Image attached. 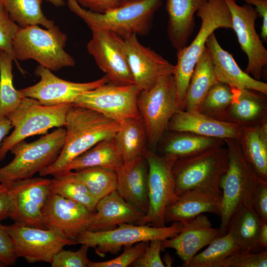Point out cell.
<instances>
[{
  "instance_id": "1",
  "label": "cell",
  "mask_w": 267,
  "mask_h": 267,
  "mask_svg": "<svg viewBox=\"0 0 267 267\" xmlns=\"http://www.w3.org/2000/svg\"><path fill=\"white\" fill-rule=\"evenodd\" d=\"M65 138L58 156L39 172L41 177L63 172L74 159L98 143L115 136L119 123L90 109L72 105L66 115Z\"/></svg>"
},
{
  "instance_id": "2",
  "label": "cell",
  "mask_w": 267,
  "mask_h": 267,
  "mask_svg": "<svg viewBox=\"0 0 267 267\" xmlns=\"http://www.w3.org/2000/svg\"><path fill=\"white\" fill-rule=\"evenodd\" d=\"M228 149V163L226 171L220 182L222 192L220 203V235L227 233L228 222L239 208H252L253 197L261 180L246 160L236 139H224Z\"/></svg>"
},
{
  "instance_id": "3",
  "label": "cell",
  "mask_w": 267,
  "mask_h": 267,
  "mask_svg": "<svg viewBox=\"0 0 267 267\" xmlns=\"http://www.w3.org/2000/svg\"><path fill=\"white\" fill-rule=\"evenodd\" d=\"M196 15L201 20L198 33L189 45L177 50V61L173 75L179 110H184L188 86L195 65L205 49L208 39L218 29H232L230 12L224 0H207Z\"/></svg>"
},
{
  "instance_id": "4",
  "label": "cell",
  "mask_w": 267,
  "mask_h": 267,
  "mask_svg": "<svg viewBox=\"0 0 267 267\" xmlns=\"http://www.w3.org/2000/svg\"><path fill=\"white\" fill-rule=\"evenodd\" d=\"M66 1L70 10L91 31H110L123 38L133 34H147L153 15L162 3V0H129L108 11L97 13L84 8L75 0Z\"/></svg>"
},
{
  "instance_id": "5",
  "label": "cell",
  "mask_w": 267,
  "mask_h": 267,
  "mask_svg": "<svg viewBox=\"0 0 267 267\" xmlns=\"http://www.w3.org/2000/svg\"><path fill=\"white\" fill-rule=\"evenodd\" d=\"M227 147L217 145L177 159L173 167L178 196L190 190L209 193L221 200L220 182L227 170Z\"/></svg>"
},
{
  "instance_id": "6",
  "label": "cell",
  "mask_w": 267,
  "mask_h": 267,
  "mask_svg": "<svg viewBox=\"0 0 267 267\" xmlns=\"http://www.w3.org/2000/svg\"><path fill=\"white\" fill-rule=\"evenodd\" d=\"M67 41L66 34L56 25L46 29L39 25L20 28L13 41V54L17 61L33 59L56 71L75 65L74 58L64 49Z\"/></svg>"
},
{
  "instance_id": "7",
  "label": "cell",
  "mask_w": 267,
  "mask_h": 267,
  "mask_svg": "<svg viewBox=\"0 0 267 267\" xmlns=\"http://www.w3.org/2000/svg\"><path fill=\"white\" fill-rule=\"evenodd\" d=\"M65 134V129L60 127L32 142L17 143L10 150L13 160L0 168V183L32 178L51 165L63 147Z\"/></svg>"
},
{
  "instance_id": "8",
  "label": "cell",
  "mask_w": 267,
  "mask_h": 267,
  "mask_svg": "<svg viewBox=\"0 0 267 267\" xmlns=\"http://www.w3.org/2000/svg\"><path fill=\"white\" fill-rule=\"evenodd\" d=\"M73 104L44 105L24 97L19 106L6 117L14 128L0 147V161L17 143L35 135L45 134L48 130L64 127L69 108Z\"/></svg>"
},
{
  "instance_id": "9",
  "label": "cell",
  "mask_w": 267,
  "mask_h": 267,
  "mask_svg": "<svg viewBox=\"0 0 267 267\" xmlns=\"http://www.w3.org/2000/svg\"><path fill=\"white\" fill-rule=\"evenodd\" d=\"M183 224L174 222L170 226H153L149 224L121 223L116 228L103 231L86 230L76 239L78 244H85L95 249L101 257L106 253L118 254L121 248L142 241L154 239L164 241L176 236L182 229Z\"/></svg>"
},
{
  "instance_id": "10",
  "label": "cell",
  "mask_w": 267,
  "mask_h": 267,
  "mask_svg": "<svg viewBox=\"0 0 267 267\" xmlns=\"http://www.w3.org/2000/svg\"><path fill=\"white\" fill-rule=\"evenodd\" d=\"M137 106L147 139L151 147L155 148L163 134L168 131L171 118L179 110L173 75L163 76L149 89L141 90Z\"/></svg>"
},
{
  "instance_id": "11",
  "label": "cell",
  "mask_w": 267,
  "mask_h": 267,
  "mask_svg": "<svg viewBox=\"0 0 267 267\" xmlns=\"http://www.w3.org/2000/svg\"><path fill=\"white\" fill-rule=\"evenodd\" d=\"M143 156L148 165L149 207L147 213L136 224L164 226L165 210L178 197L173 173V167L177 159L160 155L147 149H145Z\"/></svg>"
},
{
  "instance_id": "12",
  "label": "cell",
  "mask_w": 267,
  "mask_h": 267,
  "mask_svg": "<svg viewBox=\"0 0 267 267\" xmlns=\"http://www.w3.org/2000/svg\"><path fill=\"white\" fill-rule=\"evenodd\" d=\"M141 89L135 85H102L81 94L74 105L95 110L120 123L130 118H141L137 106Z\"/></svg>"
},
{
  "instance_id": "13",
  "label": "cell",
  "mask_w": 267,
  "mask_h": 267,
  "mask_svg": "<svg viewBox=\"0 0 267 267\" xmlns=\"http://www.w3.org/2000/svg\"><path fill=\"white\" fill-rule=\"evenodd\" d=\"M11 237L17 258L27 262L50 263L53 256L67 245L77 244L54 229L29 226L18 222L3 225Z\"/></svg>"
},
{
  "instance_id": "14",
  "label": "cell",
  "mask_w": 267,
  "mask_h": 267,
  "mask_svg": "<svg viewBox=\"0 0 267 267\" xmlns=\"http://www.w3.org/2000/svg\"><path fill=\"white\" fill-rule=\"evenodd\" d=\"M224 0L230 12L232 29L236 35L241 49L248 58L244 71L261 81L267 66V50L255 29L258 13L250 4L239 5L234 0Z\"/></svg>"
},
{
  "instance_id": "15",
  "label": "cell",
  "mask_w": 267,
  "mask_h": 267,
  "mask_svg": "<svg viewBox=\"0 0 267 267\" xmlns=\"http://www.w3.org/2000/svg\"><path fill=\"white\" fill-rule=\"evenodd\" d=\"M87 48L109 82L117 86L134 84L129 67L124 39L112 32L91 30Z\"/></svg>"
},
{
  "instance_id": "16",
  "label": "cell",
  "mask_w": 267,
  "mask_h": 267,
  "mask_svg": "<svg viewBox=\"0 0 267 267\" xmlns=\"http://www.w3.org/2000/svg\"><path fill=\"white\" fill-rule=\"evenodd\" d=\"M51 179L29 178L5 182L12 202L9 218L23 224L45 228L43 209L50 192Z\"/></svg>"
},
{
  "instance_id": "17",
  "label": "cell",
  "mask_w": 267,
  "mask_h": 267,
  "mask_svg": "<svg viewBox=\"0 0 267 267\" xmlns=\"http://www.w3.org/2000/svg\"><path fill=\"white\" fill-rule=\"evenodd\" d=\"M35 73L40 80L19 90L24 97L35 99L44 105H73L83 93L109 82L106 75L89 82H70L59 78L40 65L36 68Z\"/></svg>"
},
{
  "instance_id": "18",
  "label": "cell",
  "mask_w": 267,
  "mask_h": 267,
  "mask_svg": "<svg viewBox=\"0 0 267 267\" xmlns=\"http://www.w3.org/2000/svg\"><path fill=\"white\" fill-rule=\"evenodd\" d=\"M43 221L46 229H54L76 240L88 230L94 212L83 205L50 191L43 207Z\"/></svg>"
},
{
  "instance_id": "19",
  "label": "cell",
  "mask_w": 267,
  "mask_h": 267,
  "mask_svg": "<svg viewBox=\"0 0 267 267\" xmlns=\"http://www.w3.org/2000/svg\"><path fill=\"white\" fill-rule=\"evenodd\" d=\"M124 39L134 83L141 90L149 89L163 76L173 75L175 65L142 45L137 35L133 34Z\"/></svg>"
},
{
  "instance_id": "20",
  "label": "cell",
  "mask_w": 267,
  "mask_h": 267,
  "mask_svg": "<svg viewBox=\"0 0 267 267\" xmlns=\"http://www.w3.org/2000/svg\"><path fill=\"white\" fill-rule=\"evenodd\" d=\"M221 236L219 228H214L203 214L183 224L182 230L175 237L162 241V249L172 248L187 267L192 258L203 247Z\"/></svg>"
},
{
  "instance_id": "21",
  "label": "cell",
  "mask_w": 267,
  "mask_h": 267,
  "mask_svg": "<svg viewBox=\"0 0 267 267\" xmlns=\"http://www.w3.org/2000/svg\"><path fill=\"white\" fill-rule=\"evenodd\" d=\"M218 81L231 88L248 89L267 94V84L257 80L242 70L232 55L220 44L214 33L206 42Z\"/></svg>"
},
{
  "instance_id": "22",
  "label": "cell",
  "mask_w": 267,
  "mask_h": 267,
  "mask_svg": "<svg viewBox=\"0 0 267 267\" xmlns=\"http://www.w3.org/2000/svg\"><path fill=\"white\" fill-rule=\"evenodd\" d=\"M240 126L212 118L197 110H178L171 118L168 131L190 132L222 139L238 138Z\"/></svg>"
},
{
  "instance_id": "23",
  "label": "cell",
  "mask_w": 267,
  "mask_h": 267,
  "mask_svg": "<svg viewBox=\"0 0 267 267\" xmlns=\"http://www.w3.org/2000/svg\"><path fill=\"white\" fill-rule=\"evenodd\" d=\"M144 215L115 190L98 201L88 230L103 231L115 228L121 223L136 224Z\"/></svg>"
},
{
  "instance_id": "24",
  "label": "cell",
  "mask_w": 267,
  "mask_h": 267,
  "mask_svg": "<svg viewBox=\"0 0 267 267\" xmlns=\"http://www.w3.org/2000/svg\"><path fill=\"white\" fill-rule=\"evenodd\" d=\"M116 172L117 192L126 201L146 214L149 207L148 165L143 156L124 163Z\"/></svg>"
},
{
  "instance_id": "25",
  "label": "cell",
  "mask_w": 267,
  "mask_h": 267,
  "mask_svg": "<svg viewBox=\"0 0 267 267\" xmlns=\"http://www.w3.org/2000/svg\"><path fill=\"white\" fill-rule=\"evenodd\" d=\"M220 199L209 193L198 190L185 191L167 207L165 222H180L183 224L205 213L220 217Z\"/></svg>"
},
{
  "instance_id": "26",
  "label": "cell",
  "mask_w": 267,
  "mask_h": 267,
  "mask_svg": "<svg viewBox=\"0 0 267 267\" xmlns=\"http://www.w3.org/2000/svg\"><path fill=\"white\" fill-rule=\"evenodd\" d=\"M207 0H167V34L177 50L186 45L195 28L194 15Z\"/></svg>"
},
{
  "instance_id": "27",
  "label": "cell",
  "mask_w": 267,
  "mask_h": 267,
  "mask_svg": "<svg viewBox=\"0 0 267 267\" xmlns=\"http://www.w3.org/2000/svg\"><path fill=\"white\" fill-rule=\"evenodd\" d=\"M232 89L234 97L226 122L239 126L267 122V94L248 89Z\"/></svg>"
},
{
  "instance_id": "28",
  "label": "cell",
  "mask_w": 267,
  "mask_h": 267,
  "mask_svg": "<svg viewBox=\"0 0 267 267\" xmlns=\"http://www.w3.org/2000/svg\"><path fill=\"white\" fill-rule=\"evenodd\" d=\"M237 140L244 157L258 176L267 181V122L240 126Z\"/></svg>"
},
{
  "instance_id": "29",
  "label": "cell",
  "mask_w": 267,
  "mask_h": 267,
  "mask_svg": "<svg viewBox=\"0 0 267 267\" xmlns=\"http://www.w3.org/2000/svg\"><path fill=\"white\" fill-rule=\"evenodd\" d=\"M170 132V134L162 136L164 137L163 140L159 141H162L160 150L162 153L160 155L173 156L178 159L213 146L225 144L224 140L220 138L205 137L187 132Z\"/></svg>"
},
{
  "instance_id": "30",
  "label": "cell",
  "mask_w": 267,
  "mask_h": 267,
  "mask_svg": "<svg viewBox=\"0 0 267 267\" xmlns=\"http://www.w3.org/2000/svg\"><path fill=\"white\" fill-rule=\"evenodd\" d=\"M124 163L114 137L103 140L71 162L63 172L101 167L118 170Z\"/></svg>"
},
{
  "instance_id": "31",
  "label": "cell",
  "mask_w": 267,
  "mask_h": 267,
  "mask_svg": "<svg viewBox=\"0 0 267 267\" xmlns=\"http://www.w3.org/2000/svg\"><path fill=\"white\" fill-rule=\"evenodd\" d=\"M217 82L211 55L206 47L191 75L185 96L184 110H197L210 88Z\"/></svg>"
},
{
  "instance_id": "32",
  "label": "cell",
  "mask_w": 267,
  "mask_h": 267,
  "mask_svg": "<svg viewBox=\"0 0 267 267\" xmlns=\"http://www.w3.org/2000/svg\"><path fill=\"white\" fill-rule=\"evenodd\" d=\"M262 221L253 208L243 207L231 216L227 232L231 234L240 250L251 251L258 245Z\"/></svg>"
},
{
  "instance_id": "33",
  "label": "cell",
  "mask_w": 267,
  "mask_h": 267,
  "mask_svg": "<svg viewBox=\"0 0 267 267\" xmlns=\"http://www.w3.org/2000/svg\"><path fill=\"white\" fill-rule=\"evenodd\" d=\"M119 124L120 128L114 138L124 163L143 156L147 137L141 118L128 119Z\"/></svg>"
},
{
  "instance_id": "34",
  "label": "cell",
  "mask_w": 267,
  "mask_h": 267,
  "mask_svg": "<svg viewBox=\"0 0 267 267\" xmlns=\"http://www.w3.org/2000/svg\"><path fill=\"white\" fill-rule=\"evenodd\" d=\"M53 177L49 185L51 192L79 203L94 212L98 201L73 171L61 173Z\"/></svg>"
},
{
  "instance_id": "35",
  "label": "cell",
  "mask_w": 267,
  "mask_h": 267,
  "mask_svg": "<svg viewBox=\"0 0 267 267\" xmlns=\"http://www.w3.org/2000/svg\"><path fill=\"white\" fill-rule=\"evenodd\" d=\"M10 18L20 28L41 25L46 28L55 25L53 21L44 15L42 0H2Z\"/></svg>"
},
{
  "instance_id": "36",
  "label": "cell",
  "mask_w": 267,
  "mask_h": 267,
  "mask_svg": "<svg viewBox=\"0 0 267 267\" xmlns=\"http://www.w3.org/2000/svg\"><path fill=\"white\" fill-rule=\"evenodd\" d=\"M13 57L0 50V117H6L20 104L24 96L13 84Z\"/></svg>"
},
{
  "instance_id": "37",
  "label": "cell",
  "mask_w": 267,
  "mask_h": 267,
  "mask_svg": "<svg viewBox=\"0 0 267 267\" xmlns=\"http://www.w3.org/2000/svg\"><path fill=\"white\" fill-rule=\"evenodd\" d=\"M73 173L98 201L117 189V174L113 169L92 167L75 170Z\"/></svg>"
},
{
  "instance_id": "38",
  "label": "cell",
  "mask_w": 267,
  "mask_h": 267,
  "mask_svg": "<svg viewBox=\"0 0 267 267\" xmlns=\"http://www.w3.org/2000/svg\"><path fill=\"white\" fill-rule=\"evenodd\" d=\"M239 248L229 232L213 240L207 248L196 254L187 267H223L226 258Z\"/></svg>"
},
{
  "instance_id": "39",
  "label": "cell",
  "mask_w": 267,
  "mask_h": 267,
  "mask_svg": "<svg viewBox=\"0 0 267 267\" xmlns=\"http://www.w3.org/2000/svg\"><path fill=\"white\" fill-rule=\"evenodd\" d=\"M233 97L232 88L218 81L210 88L197 111L212 118L225 121Z\"/></svg>"
},
{
  "instance_id": "40",
  "label": "cell",
  "mask_w": 267,
  "mask_h": 267,
  "mask_svg": "<svg viewBox=\"0 0 267 267\" xmlns=\"http://www.w3.org/2000/svg\"><path fill=\"white\" fill-rule=\"evenodd\" d=\"M20 28L10 18L2 0H0V50L4 51L11 55L19 70L23 74L24 71L15 59L12 48L13 40Z\"/></svg>"
},
{
  "instance_id": "41",
  "label": "cell",
  "mask_w": 267,
  "mask_h": 267,
  "mask_svg": "<svg viewBox=\"0 0 267 267\" xmlns=\"http://www.w3.org/2000/svg\"><path fill=\"white\" fill-rule=\"evenodd\" d=\"M149 241H142L124 247V251L118 257L102 262L90 261L89 267H127L132 265L145 250Z\"/></svg>"
},
{
  "instance_id": "42",
  "label": "cell",
  "mask_w": 267,
  "mask_h": 267,
  "mask_svg": "<svg viewBox=\"0 0 267 267\" xmlns=\"http://www.w3.org/2000/svg\"><path fill=\"white\" fill-rule=\"evenodd\" d=\"M81 248L76 251L63 249L56 253L50 264L52 267H87L90 261L88 257L89 248L81 244Z\"/></svg>"
},
{
  "instance_id": "43",
  "label": "cell",
  "mask_w": 267,
  "mask_h": 267,
  "mask_svg": "<svg viewBox=\"0 0 267 267\" xmlns=\"http://www.w3.org/2000/svg\"><path fill=\"white\" fill-rule=\"evenodd\" d=\"M267 250L259 253L237 250L224 261L223 267H267Z\"/></svg>"
},
{
  "instance_id": "44",
  "label": "cell",
  "mask_w": 267,
  "mask_h": 267,
  "mask_svg": "<svg viewBox=\"0 0 267 267\" xmlns=\"http://www.w3.org/2000/svg\"><path fill=\"white\" fill-rule=\"evenodd\" d=\"M162 241L154 239L149 241L147 246L142 255L132 265L134 267H165L161 257Z\"/></svg>"
},
{
  "instance_id": "45",
  "label": "cell",
  "mask_w": 267,
  "mask_h": 267,
  "mask_svg": "<svg viewBox=\"0 0 267 267\" xmlns=\"http://www.w3.org/2000/svg\"><path fill=\"white\" fill-rule=\"evenodd\" d=\"M17 258L12 240L0 223V263L3 266L14 265Z\"/></svg>"
},
{
  "instance_id": "46",
  "label": "cell",
  "mask_w": 267,
  "mask_h": 267,
  "mask_svg": "<svg viewBox=\"0 0 267 267\" xmlns=\"http://www.w3.org/2000/svg\"><path fill=\"white\" fill-rule=\"evenodd\" d=\"M252 205L262 222H267V181L259 182L253 197Z\"/></svg>"
},
{
  "instance_id": "47",
  "label": "cell",
  "mask_w": 267,
  "mask_h": 267,
  "mask_svg": "<svg viewBox=\"0 0 267 267\" xmlns=\"http://www.w3.org/2000/svg\"><path fill=\"white\" fill-rule=\"evenodd\" d=\"M81 6L89 11L104 13L118 7L129 0H75Z\"/></svg>"
},
{
  "instance_id": "48",
  "label": "cell",
  "mask_w": 267,
  "mask_h": 267,
  "mask_svg": "<svg viewBox=\"0 0 267 267\" xmlns=\"http://www.w3.org/2000/svg\"><path fill=\"white\" fill-rule=\"evenodd\" d=\"M242 0L247 4L255 6L259 16L262 18L261 37L262 40L267 41V0Z\"/></svg>"
},
{
  "instance_id": "49",
  "label": "cell",
  "mask_w": 267,
  "mask_h": 267,
  "mask_svg": "<svg viewBox=\"0 0 267 267\" xmlns=\"http://www.w3.org/2000/svg\"><path fill=\"white\" fill-rule=\"evenodd\" d=\"M11 210V199L7 184L0 183V222L10 217Z\"/></svg>"
},
{
  "instance_id": "50",
  "label": "cell",
  "mask_w": 267,
  "mask_h": 267,
  "mask_svg": "<svg viewBox=\"0 0 267 267\" xmlns=\"http://www.w3.org/2000/svg\"><path fill=\"white\" fill-rule=\"evenodd\" d=\"M12 128L11 123L7 117H0V147Z\"/></svg>"
},
{
  "instance_id": "51",
  "label": "cell",
  "mask_w": 267,
  "mask_h": 267,
  "mask_svg": "<svg viewBox=\"0 0 267 267\" xmlns=\"http://www.w3.org/2000/svg\"><path fill=\"white\" fill-rule=\"evenodd\" d=\"M258 245L263 248L267 249V222H262V225L258 235Z\"/></svg>"
},
{
  "instance_id": "52",
  "label": "cell",
  "mask_w": 267,
  "mask_h": 267,
  "mask_svg": "<svg viewBox=\"0 0 267 267\" xmlns=\"http://www.w3.org/2000/svg\"><path fill=\"white\" fill-rule=\"evenodd\" d=\"M165 267H171L173 263V259L170 255L166 254L164 256V261H163Z\"/></svg>"
},
{
  "instance_id": "53",
  "label": "cell",
  "mask_w": 267,
  "mask_h": 267,
  "mask_svg": "<svg viewBox=\"0 0 267 267\" xmlns=\"http://www.w3.org/2000/svg\"><path fill=\"white\" fill-rule=\"evenodd\" d=\"M46 0L56 7H61L65 5V1L64 0Z\"/></svg>"
},
{
  "instance_id": "54",
  "label": "cell",
  "mask_w": 267,
  "mask_h": 267,
  "mask_svg": "<svg viewBox=\"0 0 267 267\" xmlns=\"http://www.w3.org/2000/svg\"><path fill=\"white\" fill-rule=\"evenodd\" d=\"M0 267H3V265L0 263Z\"/></svg>"
}]
</instances>
